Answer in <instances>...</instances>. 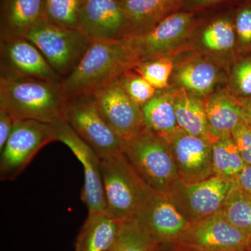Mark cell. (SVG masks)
<instances>
[{
    "label": "cell",
    "instance_id": "29",
    "mask_svg": "<svg viewBox=\"0 0 251 251\" xmlns=\"http://www.w3.org/2000/svg\"><path fill=\"white\" fill-rule=\"evenodd\" d=\"M133 70L145 77L157 90H165L169 86L174 64L170 57H160L140 62Z\"/></svg>",
    "mask_w": 251,
    "mask_h": 251
},
{
    "label": "cell",
    "instance_id": "17",
    "mask_svg": "<svg viewBox=\"0 0 251 251\" xmlns=\"http://www.w3.org/2000/svg\"><path fill=\"white\" fill-rule=\"evenodd\" d=\"M44 20L45 0H1L0 41L27 39Z\"/></svg>",
    "mask_w": 251,
    "mask_h": 251
},
{
    "label": "cell",
    "instance_id": "20",
    "mask_svg": "<svg viewBox=\"0 0 251 251\" xmlns=\"http://www.w3.org/2000/svg\"><path fill=\"white\" fill-rule=\"evenodd\" d=\"M122 221L106 211L88 214L75 244V251H109L120 232Z\"/></svg>",
    "mask_w": 251,
    "mask_h": 251
},
{
    "label": "cell",
    "instance_id": "24",
    "mask_svg": "<svg viewBox=\"0 0 251 251\" xmlns=\"http://www.w3.org/2000/svg\"><path fill=\"white\" fill-rule=\"evenodd\" d=\"M202 45L213 52H227L237 45L234 12L221 15L204 25L201 33Z\"/></svg>",
    "mask_w": 251,
    "mask_h": 251
},
{
    "label": "cell",
    "instance_id": "26",
    "mask_svg": "<svg viewBox=\"0 0 251 251\" xmlns=\"http://www.w3.org/2000/svg\"><path fill=\"white\" fill-rule=\"evenodd\" d=\"M160 245L136 219H131L122 221L116 240L109 251H156Z\"/></svg>",
    "mask_w": 251,
    "mask_h": 251
},
{
    "label": "cell",
    "instance_id": "12",
    "mask_svg": "<svg viewBox=\"0 0 251 251\" xmlns=\"http://www.w3.org/2000/svg\"><path fill=\"white\" fill-rule=\"evenodd\" d=\"M92 94L104 120L124 142L132 139L145 129L141 105L126 94L119 79Z\"/></svg>",
    "mask_w": 251,
    "mask_h": 251
},
{
    "label": "cell",
    "instance_id": "27",
    "mask_svg": "<svg viewBox=\"0 0 251 251\" xmlns=\"http://www.w3.org/2000/svg\"><path fill=\"white\" fill-rule=\"evenodd\" d=\"M225 218L251 237V194L234 184L221 209Z\"/></svg>",
    "mask_w": 251,
    "mask_h": 251
},
{
    "label": "cell",
    "instance_id": "22",
    "mask_svg": "<svg viewBox=\"0 0 251 251\" xmlns=\"http://www.w3.org/2000/svg\"><path fill=\"white\" fill-rule=\"evenodd\" d=\"M175 78L180 87L199 98H206L219 82L220 72L209 61L191 59L181 63L175 69Z\"/></svg>",
    "mask_w": 251,
    "mask_h": 251
},
{
    "label": "cell",
    "instance_id": "36",
    "mask_svg": "<svg viewBox=\"0 0 251 251\" xmlns=\"http://www.w3.org/2000/svg\"><path fill=\"white\" fill-rule=\"evenodd\" d=\"M235 184L244 191L251 194V166H247L238 176Z\"/></svg>",
    "mask_w": 251,
    "mask_h": 251
},
{
    "label": "cell",
    "instance_id": "25",
    "mask_svg": "<svg viewBox=\"0 0 251 251\" xmlns=\"http://www.w3.org/2000/svg\"><path fill=\"white\" fill-rule=\"evenodd\" d=\"M214 175L236 181L247 166L232 137L212 143Z\"/></svg>",
    "mask_w": 251,
    "mask_h": 251
},
{
    "label": "cell",
    "instance_id": "21",
    "mask_svg": "<svg viewBox=\"0 0 251 251\" xmlns=\"http://www.w3.org/2000/svg\"><path fill=\"white\" fill-rule=\"evenodd\" d=\"M171 93L179 128L188 134L215 142L209 132L203 100L182 87Z\"/></svg>",
    "mask_w": 251,
    "mask_h": 251
},
{
    "label": "cell",
    "instance_id": "31",
    "mask_svg": "<svg viewBox=\"0 0 251 251\" xmlns=\"http://www.w3.org/2000/svg\"><path fill=\"white\" fill-rule=\"evenodd\" d=\"M234 25L239 49L251 54V0H244L234 10Z\"/></svg>",
    "mask_w": 251,
    "mask_h": 251
},
{
    "label": "cell",
    "instance_id": "19",
    "mask_svg": "<svg viewBox=\"0 0 251 251\" xmlns=\"http://www.w3.org/2000/svg\"><path fill=\"white\" fill-rule=\"evenodd\" d=\"M127 21V36L143 34L182 9L184 0H120Z\"/></svg>",
    "mask_w": 251,
    "mask_h": 251
},
{
    "label": "cell",
    "instance_id": "9",
    "mask_svg": "<svg viewBox=\"0 0 251 251\" xmlns=\"http://www.w3.org/2000/svg\"><path fill=\"white\" fill-rule=\"evenodd\" d=\"M175 244L180 251H249L251 237L234 227L219 211L191 223Z\"/></svg>",
    "mask_w": 251,
    "mask_h": 251
},
{
    "label": "cell",
    "instance_id": "10",
    "mask_svg": "<svg viewBox=\"0 0 251 251\" xmlns=\"http://www.w3.org/2000/svg\"><path fill=\"white\" fill-rule=\"evenodd\" d=\"M234 184L216 175L194 183L179 180L167 194L190 222L194 223L221 211Z\"/></svg>",
    "mask_w": 251,
    "mask_h": 251
},
{
    "label": "cell",
    "instance_id": "30",
    "mask_svg": "<svg viewBox=\"0 0 251 251\" xmlns=\"http://www.w3.org/2000/svg\"><path fill=\"white\" fill-rule=\"evenodd\" d=\"M119 80L126 94L141 106L151 100L158 91L133 69L125 73Z\"/></svg>",
    "mask_w": 251,
    "mask_h": 251
},
{
    "label": "cell",
    "instance_id": "32",
    "mask_svg": "<svg viewBox=\"0 0 251 251\" xmlns=\"http://www.w3.org/2000/svg\"><path fill=\"white\" fill-rule=\"evenodd\" d=\"M231 93L236 98L251 97V54L239 59L231 72Z\"/></svg>",
    "mask_w": 251,
    "mask_h": 251
},
{
    "label": "cell",
    "instance_id": "28",
    "mask_svg": "<svg viewBox=\"0 0 251 251\" xmlns=\"http://www.w3.org/2000/svg\"><path fill=\"white\" fill-rule=\"evenodd\" d=\"M86 0H45L46 19L61 27L78 29Z\"/></svg>",
    "mask_w": 251,
    "mask_h": 251
},
{
    "label": "cell",
    "instance_id": "11",
    "mask_svg": "<svg viewBox=\"0 0 251 251\" xmlns=\"http://www.w3.org/2000/svg\"><path fill=\"white\" fill-rule=\"evenodd\" d=\"M56 140L70 149L82 164L84 185L81 200L88 214L106 211L101 173V160L97 153L75 133L65 120L52 124Z\"/></svg>",
    "mask_w": 251,
    "mask_h": 251
},
{
    "label": "cell",
    "instance_id": "16",
    "mask_svg": "<svg viewBox=\"0 0 251 251\" xmlns=\"http://www.w3.org/2000/svg\"><path fill=\"white\" fill-rule=\"evenodd\" d=\"M78 29L91 41L126 37V17L120 0H86Z\"/></svg>",
    "mask_w": 251,
    "mask_h": 251
},
{
    "label": "cell",
    "instance_id": "3",
    "mask_svg": "<svg viewBox=\"0 0 251 251\" xmlns=\"http://www.w3.org/2000/svg\"><path fill=\"white\" fill-rule=\"evenodd\" d=\"M122 153L153 191L168 193L180 180L171 145L147 127L124 143Z\"/></svg>",
    "mask_w": 251,
    "mask_h": 251
},
{
    "label": "cell",
    "instance_id": "18",
    "mask_svg": "<svg viewBox=\"0 0 251 251\" xmlns=\"http://www.w3.org/2000/svg\"><path fill=\"white\" fill-rule=\"evenodd\" d=\"M209 132L214 140L232 136L236 128L247 124L237 99L231 92L221 91L203 100Z\"/></svg>",
    "mask_w": 251,
    "mask_h": 251
},
{
    "label": "cell",
    "instance_id": "4",
    "mask_svg": "<svg viewBox=\"0 0 251 251\" xmlns=\"http://www.w3.org/2000/svg\"><path fill=\"white\" fill-rule=\"evenodd\" d=\"M100 160L106 212L119 221L134 219L153 190L137 174L123 153Z\"/></svg>",
    "mask_w": 251,
    "mask_h": 251
},
{
    "label": "cell",
    "instance_id": "8",
    "mask_svg": "<svg viewBox=\"0 0 251 251\" xmlns=\"http://www.w3.org/2000/svg\"><path fill=\"white\" fill-rule=\"evenodd\" d=\"M198 23L196 14L181 10L162 20L150 30L126 37L140 63L169 57L198 27Z\"/></svg>",
    "mask_w": 251,
    "mask_h": 251
},
{
    "label": "cell",
    "instance_id": "33",
    "mask_svg": "<svg viewBox=\"0 0 251 251\" xmlns=\"http://www.w3.org/2000/svg\"><path fill=\"white\" fill-rule=\"evenodd\" d=\"M232 137L246 164L251 166V126L248 124L239 126Z\"/></svg>",
    "mask_w": 251,
    "mask_h": 251
},
{
    "label": "cell",
    "instance_id": "35",
    "mask_svg": "<svg viewBox=\"0 0 251 251\" xmlns=\"http://www.w3.org/2000/svg\"><path fill=\"white\" fill-rule=\"evenodd\" d=\"M234 0H184L182 11L196 14L200 11L211 9L218 5Z\"/></svg>",
    "mask_w": 251,
    "mask_h": 251
},
{
    "label": "cell",
    "instance_id": "34",
    "mask_svg": "<svg viewBox=\"0 0 251 251\" xmlns=\"http://www.w3.org/2000/svg\"><path fill=\"white\" fill-rule=\"evenodd\" d=\"M16 119L5 109L0 108V151L3 150L14 129Z\"/></svg>",
    "mask_w": 251,
    "mask_h": 251
},
{
    "label": "cell",
    "instance_id": "5",
    "mask_svg": "<svg viewBox=\"0 0 251 251\" xmlns=\"http://www.w3.org/2000/svg\"><path fill=\"white\" fill-rule=\"evenodd\" d=\"M27 39L63 79L77 67L92 42L80 29L61 27L46 19L30 31Z\"/></svg>",
    "mask_w": 251,
    "mask_h": 251
},
{
    "label": "cell",
    "instance_id": "14",
    "mask_svg": "<svg viewBox=\"0 0 251 251\" xmlns=\"http://www.w3.org/2000/svg\"><path fill=\"white\" fill-rule=\"evenodd\" d=\"M164 139L171 145L181 181L198 182L214 176L211 141L180 128Z\"/></svg>",
    "mask_w": 251,
    "mask_h": 251
},
{
    "label": "cell",
    "instance_id": "38",
    "mask_svg": "<svg viewBox=\"0 0 251 251\" xmlns=\"http://www.w3.org/2000/svg\"><path fill=\"white\" fill-rule=\"evenodd\" d=\"M251 251V247H250V251Z\"/></svg>",
    "mask_w": 251,
    "mask_h": 251
},
{
    "label": "cell",
    "instance_id": "15",
    "mask_svg": "<svg viewBox=\"0 0 251 251\" xmlns=\"http://www.w3.org/2000/svg\"><path fill=\"white\" fill-rule=\"evenodd\" d=\"M161 244H175L191 225L167 193L153 191L134 218Z\"/></svg>",
    "mask_w": 251,
    "mask_h": 251
},
{
    "label": "cell",
    "instance_id": "23",
    "mask_svg": "<svg viewBox=\"0 0 251 251\" xmlns=\"http://www.w3.org/2000/svg\"><path fill=\"white\" fill-rule=\"evenodd\" d=\"M145 126L166 138L179 128L171 92H158L142 106Z\"/></svg>",
    "mask_w": 251,
    "mask_h": 251
},
{
    "label": "cell",
    "instance_id": "37",
    "mask_svg": "<svg viewBox=\"0 0 251 251\" xmlns=\"http://www.w3.org/2000/svg\"><path fill=\"white\" fill-rule=\"evenodd\" d=\"M237 99L248 125L251 126V97Z\"/></svg>",
    "mask_w": 251,
    "mask_h": 251
},
{
    "label": "cell",
    "instance_id": "7",
    "mask_svg": "<svg viewBox=\"0 0 251 251\" xmlns=\"http://www.w3.org/2000/svg\"><path fill=\"white\" fill-rule=\"evenodd\" d=\"M55 140L52 125L16 120L12 133L1 151L0 179H16L41 149Z\"/></svg>",
    "mask_w": 251,
    "mask_h": 251
},
{
    "label": "cell",
    "instance_id": "1",
    "mask_svg": "<svg viewBox=\"0 0 251 251\" xmlns=\"http://www.w3.org/2000/svg\"><path fill=\"white\" fill-rule=\"evenodd\" d=\"M139 63L127 37L92 41L77 67L63 79V90L67 99L93 94L134 69Z\"/></svg>",
    "mask_w": 251,
    "mask_h": 251
},
{
    "label": "cell",
    "instance_id": "2",
    "mask_svg": "<svg viewBox=\"0 0 251 251\" xmlns=\"http://www.w3.org/2000/svg\"><path fill=\"white\" fill-rule=\"evenodd\" d=\"M67 99L62 82L0 77V108L16 120L50 125L64 120Z\"/></svg>",
    "mask_w": 251,
    "mask_h": 251
},
{
    "label": "cell",
    "instance_id": "13",
    "mask_svg": "<svg viewBox=\"0 0 251 251\" xmlns=\"http://www.w3.org/2000/svg\"><path fill=\"white\" fill-rule=\"evenodd\" d=\"M0 77L63 80L38 48L27 39L0 41Z\"/></svg>",
    "mask_w": 251,
    "mask_h": 251
},
{
    "label": "cell",
    "instance_id": "6",
    "mask_svg": "<svg viewBox=\"0 0 251 251\" xmlns=\"http://www.w3.org/2000/svg\"><path fill=\"white\" fill-rule=\"evenodd\" d=\"M64 120L100 159L122 153L125 142L104 120L93 94L68 99Z\"/></svg>",
    "mask_w": 251,
    "mask_h": 251
}]
</instances>
